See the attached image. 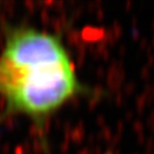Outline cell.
I'll use <instances>...</instances> for the list:
<instances>
[{"label": "cell", "mask_w": 154, "mask_h": 154, "mask_svg": "<svg viewBox=\"0 0 154 154\" xmlns=\"http://www.w3.org/2000/svg\"><path fill=\"white\" fill-rule=\"evenodd\" d=\"M85 87L62 39L42 29H7L0 50L2 116H22L44 128Z\"/></svg>", "instance_id": "cell-1"}]
</instances>
